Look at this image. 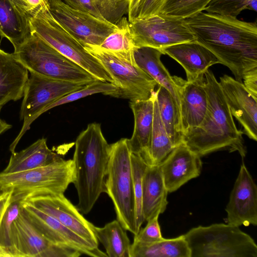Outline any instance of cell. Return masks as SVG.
Wrapping results in <instances>:
<instances>
[{
    "label": "cell",
    "instance_id": "obj_1",
    "mask_svg": "<svg viewBox=\"0 0 257 257\" xmlns=\"http://www.w3.org/2000/svg\"><path fill=\"white\" fill-rule=\"evenodd\" d=\"M196 41L209 50L235 79L242 82L257 70V25L231 16L201 12L185 19Z\"/></svg>",
    "mask_w": 257,
    "mask_h": 257
},
{
    "label": "cell",
    "instance_id": "obj_2",
    "mask_svg": "<svg viewBox=\"0 0 257 257\" xmlns=\"http://www.w3.org/2000/svg\"><path fill=\"white\" fill-rule=\"evenodd\" d=\"M204 88L208 106L202 122L183 136V143L201 157L221 150L237 151L242 158L246 154L242 132L233 119L221 86L213 73H204Z\"/></svg>",
    "mask_w": 257,
    "mask_h": 257
},
{
    "label": "cell",
    "instance_id": "obj_3",
    "mask_svg": "<svg viewBox=\"0 0 257 257\" xmlns=\"http://www.w3.org/2000/svg\"><path fill=\"white\" fill-rule=\"evenodd\" d=\"M109 148L98 123L89 124L75 141L73 184L78 197L76 207L83 214H88L100 194L105 193Z\"/></svg>",
    "mask_w": 257,
    "mask_h": 257
},
{
    "label": "cell",
    "instance_id": "obj_4",
    "mask_svg": "<svg viewBox=\"0 0 257 257\" xmlns=\"http://www.w3.org/2000/svg\"><path fill=\"white\" fill-rule=\"evenodd\" d=\"M128 139L123 138L110 145L105 193L111 199L116 219L123 228L138 233L136 205Z\"/></svg>",
    "mask_w": 257,
    "mask_h": 257
},
{
    "label": "cell",
    "instance_id": "obj_5",
    "mask_svg": "<svg viewBox=\"0 0 257 257\" xmlns=\"http://www.w3.org/2000/svg\"><path fill=\"white\" fill-rule=\"evenodd\" d=\"M13 53L30 73L86 84L98 80L32 32Z\"/></svg>",
    "mask_w": 257,
    "mask_h": 257
},
{
    "label": "cell",
    "instance_id": "obj_6",
    "mask_svg": "<svg viewBox=\"0 0 257 257\" xmlns=\"http://www.w3.org/2000/svg\"><path fill=\"white\" fill-rule=\"evenodd\" d=\"M183 235L191 257H257L254 240L239 226L224 223L198 226Z\"/></svg>",
    "mask_w": 257,
    "mask_h": 257
},
{
    "label": "cell",
    "instance_id": "obj_7",
    "mask_svg": "<svg viewBox=\"0 0 257 257\" xmlns=\"http://www.w3.org/2000/svg\"><path fill=\"white\" fill-rule=\"evenodd\" d=\"M76 179L72 159L14 173H0V191H12L13 200H22L41 194L64 193Z\"/></svg>",
    "mask_w": 257,
    "mask_h": 257
},
{
    "label": "cell",
    "instance_id": "obj_8",
    "mask_svg": "<svg viewBox=\"0 0 257 257\" xmlns=\"http://www.w3.org/2000/svg\"><path fill=\"white\" fill-rule=\"evenodd\" d=\"M83 47L110 76L117 89L116 97L130 101L146 100L155 91L157 83L136 64L134 50L115 52L87 44Z\"/></svg>",
    "mask_w": 257,
    "mask_h": 257
},
{
    "label": "cell",
    "instance_id": "obj_9",
    "mask_svg": "<svg viewBox=\"0 0 257 257\" xmlns=\"http://www.w3.org/2000/svg\"><path fill=\"white\" fill-rule=\"evenodd\" d=\"M30 26L32 33L40 37L95 78L113 83L112 78L101 63L55 20L49 8L31 20Z\"/></svg>",
    "mask_w": 257,
    "mask_h": 257
},
{
    "label": "cell",
    "instance_id": "obj_10",
    "mask_svg": "<svg viewBox=\"0 0 257 257\" xmlns=\"http://www.w3.org/2000/svg\"><path fill=\"white\" fill-rule=\"evenodd\" d=\"M86 84L56 80L30 73L26 83L20 112L22 128L10 146L12 153L31 124L48 105L66 94L80 89Z\"/></svg>",
    "mask_w": 257,
    "mask_h": 257
},
{
    "label": "cell",
    "instance_id": "obj_11",
    "mask_svg": "<svg viewBox=\"0 0 257 257\" xmlns=\"http://www.w3.org/2000/svg\"><path fill=\"white\" fill-rule=\"evenodd\" d=\"M136 48L148 47L160 51L167 47L196 41L185 19L158 13L129 22Z\"/></svg>",
    "mask_w": 257,
    "mask_h": 257
},
{
    "label": "cell",
    "instance_id": "obj_12",
    "mask_svg": "<svg viewBox=\"0 0 257 257\" xmlns=\"http://www.w3.org/2000/svg\"><path fill=\"white\" fill-rule=\"evenodd\" d=\"M49 10L55 20L83 46H100L116 27L88 13L73 9L62 0H49Z\"/></svg>",
    "mask_w": 257,
    "mask_h": 257
},
{
    "label": "cell",
    "instance_id": "obj_13",
    "mask_svg": "<svg viewBox=\"0 0 257 257\" xmlns=\"http://www.w3.org/2000/svg\"><path fill=\"white\" fill-rule=\"evenodd\" d=\"M11 257H78V251L55 244L32 224L22 210L11 229Z\"/></svg>",
    "mask_w": 257,
    "mask_h": 257
},
{
    "label": "cell",
    "instance_id": "obj_14",
    "mask_svg": "<svg viewBox=\"0 0 257 257\" xmlns=\"http://www.w3.org/2000/svg\"><path fill=\"white\" fill-rule=\"evenodd\" d=\"M22 200L52 216L93 247L98 248V241L93 232L94 225L83 217L64 193L38 194Z\"/></svg>",
    "mask_w": 257,
    "mask_h": 257
},
{
    "label": "cell",
    "instance_id": "obj_15",
    "mask_svg": "<svg viewBox=\"0 0 257 257\" xmlns=\"http://www.w3.org/2000/svg\"><path fill=\"white\" fill-rule=\"evenodd\" d=\"M22 210L35 227L51 242L71 248L81 254L106 257V253L93 247L86 240L58 220L25 200L21 201Z\"/></svg>",
    "mask_w": 257,
    "mask_h": 257
},
{
    "label": "cell",
    "instance_id": "obj_16",
    "mask_svg": "<svg viewBox=\"0 0 257 257\" xmlns=\"http://www.w3.org/2000/svg\"><path fill=\"white\" fill-rule=\"evenodd\" d=\"M225 211L227 224L237 226L257 225V187L243 162Z\"/></svg>",
    "mask_w": 257,
    "mask_h": 257
},
{
    "label": "cell",
    "instance_id": "obj_17",
    "mask_svg": "<svg viewBox=\"0 0 257 257\" xmlns=\"http://www.w3.org/2000/svg\"><path fill=\"white\" fill-rule=\"evenodd\" d=\"M230 112L242 127V133L257 141V100L246 89L242 82L227 75L219 82Z\"/></svg>",
    "mask_w": 257,
    "mask_h": 257
},
{
    "label": "cell",
    "instance_id": "obj_18",
    "mask_svg": "<svg viewBox=\"0 0 257 257\" xmlns=\"http://www.w3.org/2000/svg\"><path fill=\"white\" fill-rule=\"evenodd\" d=\"M200 158L183 143L173 149L159 164L168 193L200 175L202 166Z\"/></svg>",
    "mask_w": 257,
    "mask_h": 257
},
{
    "label": "cell",
    "instance_id": "obj_19",
    "mask_svg": "<svg viewBox=\"0 0 257 257\" xmlns=\"http://www.w3.org/2000/svg\"><path fill=\"white\" fill-rule=\"evenodd\" d=\"M161 51L182 66L189 82L203 79L205 72L210 66L220 63L213 53L196 41L171 45Z\"/></svg>",
    "mask_w": 257,
    "mask_h": 257
},
{
    "label": "cell",
    "instance_id": "obj_20",
    "mask_svg": "<svg viewBox=\"0 0 257 257\" xmlns=\"http://www.w3.org/2000/svg\"><path fill=\"white\" fill-rule=\"evenodd\" d=\"M176 79L180 86L181 129L183 136L202 122L207 110L208 99L204 79L194 82L176 76Z\"/></svg>",
    "mask_w": 257,
    "mask_h": 257
},
{
    "label": "cell",
    "instance_id": "obj_21",
    "mask_svg": "<svg viewBox=\"0 0 257 257\" xmlns=\"http://www.w3.org/2000/svg\"><path fill=\"white\" fill-rule=\"evenodd\" d=\"M162 55L160 50L148 47L137 48L134 50V58L138 66L153 78L159 86H163L171 94L176 106L178 126L182 133L180 86L176 76H171L162 63Z\"/></svg>",
    "mask_w": 257,
    "mask_h": 257
},
{
    "label": "cell",
    "instance_id": "obj_22",
    "mask_svg": "<svg viewBox=\"0 0 257 257\" xmlns=\"http://www.w3.org/2000/svg\"><path fill=\"white\" fill-rule=\"evenodd\" d=\"M154 91L148 99L130 101L134 117V128L128 143L132 153L140 156L152 165L150 147L154 117Z\"/></svg>",
    "mask_w": 257,
    "mask_h": 257
},
{
    "label": "cell",
    "instance_id": "obj_23",
    "mask_svg": "<svg viewBox=\"0 0 257 257\" xmlns=\"http://www.w3.org/2000/svg\"><path fill=\"white\" fill-rule=\"evenodd\" d=\"M28 72L14 53L0 48V109L7 102L23 97Z\"/></svg>",
    "mask_w": 257,
    "mask_h": 257
},
{
    "label": "cell",
    "instance_id": "obj_24",
    "mask_svg": "<svg viewBox=\"0 0 257 257\" xmlns=\"http://www.w3.org/2000/svg\"><path fill=\"white\" fill-rule=\"evenodd\" d=\"M168 192L159 165H148L143 179L142 212L145 221L166 210Z\"/></svg>",
    "mask_w": 257,
    "mask_h": 257
},
{
    "label": "cell",
    "instance_id": "obj_25",
    "mask_svg": "<svg viewBox=\"0 0 257 257\" xmlns=\"http://www.w3.org/2000/svg\"><path fill=\"white\" fill-rule=\"evenodd\" d=\"M47 146L45 138L38 140L25 149L12 153L8 165L2 172L14 173L50 165L60 159Z\"/></svg>",
    "mask_w": 257,
    "mask_h": 257
},
{
    "label": "cell",
    "instance_id": "obj_26",
    "mask_svg": "<svg viewBox=\"0 0 257 257\" xmlns=\"http://www.w3.org/2000/svg\"><path fill=\"white\" fill-rule=\"evenodd\" d=\"M130 257H191V251L182 235L150 243L133 241Z\"/></svg>",
    "mask_w": 257,
    "mask_h": 257
},
{
    "label": "cell",
    "instance_id": "obj_27",
    "mask_svg": "<svg viewBox=\"0 0 257 257\" xmlns=\"http://www.w3.org/2000/svg\"><path fill=\"white\" fill-rule=\"evenodd\" d=\"M31 34L30 23L20 15L9 0H0V37L8 39L15 49Z\"/></svg>",
    "mask_w": 257,
    "mask_h": 257
},
{
    "label": "cell",
    "instance_id": "obj_28",
    "mask_svg": "<svg viewBox=\"0 0 257 257\" xmlns=\"http://www.w3.org/2000/svg\"><path fill=\"white\" fill-rule=\"evenodd\" d=\"M93 232L104 247L109 257H130L131 244L125 230L118 221L113 220L99 227L94 225Z\"/></svg>",
    "mask_w": 257,
    "mask_h": 257
},
{
    "label": "cell",
    "instance_id": "obj_29",
    "mask_svg": "<svg viewBox=\"0 0 257 257\" xmlns=\"http://www.w3.org/2000/svg\"><path fill=\"white\" fill-rule=\"evenodd\" d=\"M155 92L163 124L176 147L183 143V135L178 126L175 102L171 94L163 86H159Z\"/></svg>",
    "mask_w": 257,
    "mask_h": 257
},
{
    "label": "cell",
    "instance_id": "obj_30",
    "mask_svg": "<svg viewBox=\"0 0 257 257\" xmlns=\"http://www.w3.org/2000/svg\"><path fill=\"white\" fill-rule=\"evenodd\" d=\"M174 148L163 124L156 95L151 138L150 154L152 165L160 164Z\"/></svg>",
    "mask_w": 257,
    "mask_h": 257
},
{
    "label": "cell",
    "instance_id": "obj_31",
    "mask_svg": "<svg viewBox=\"0 0 257 257\" xmlns=\"http://www.w3.org/2000/svg\"><path fill=\"white\" fill-rule=\"evenodd\" d=\"M117 90V88L113 83L97 80L87 84L80 89L71 92L63 96L54 101L42 111V114L56 106L71 102L96 93H102L104 95L116 97Z\"/></svg>",
    "mask_w": 257,
    "mask_h": 257
},
{
    "label": "cell",
    "instance_id": "obj_32",
    "mask_svg": "<svg viewBox=\"0 0 257 257\" xmlns=\"http://www.w3.org/2000/svg\"><path fill=\"white\" fill-rule=\"evenodd\" d=\"M116 25L115 29L99 46L107 50L115 52L134 50L136 48L128 19L124 16Z\"/></svg>",
    "mask_w": 257,
    "mask_h": 257
},
{
    "label": "cell",
    "instance_id": "obj_33",
    "mask_svg": "<svg viewBox=\"0 0 257 257\" xmlns=\"http://www.w3.org/2000/svg\"><path fill=\"white\" fill-rule=\"evenodd\" d=\"M134 193L136 205V228L139 232L145 221L142 212L143 179L148 164L139 155L132 153Z\"/></svg>",
    "mask_w": 257,
    "mask_h": 257
},
{
    "label": "cell",
    "instance_id": "obj_34",
    "mask_svg": "<svg viewBox=\"0 0 257 257\" xmlns=\"http://www.w3.org/2000/svg\"><path fill=\"white\" fill-rule=\"evenodd\" d=\"M212 0H165L159 13L186 19L204 10Z\"/></svg>",
    "mask_w": 257,
    "mask_h": 257
},
{
    "label": "cell",
    "instance_id": "obj_35",
    "mask_svg": "<svg viewBox=\"0 0 257 257\" xmlns=\"http://www.w3.org/2000/svg\"><path fill=\"white\" fill-rule=\"evenodd\" d=\"M245 10L256 12L257 0H212L204 11L236 17Z\"/></svg>",
    "mask_w": 257,
    "mask_h": 257
},
{
    "label": "cell",
    "instance_id": "obj_36",
    "mask_svg": "<svg viewBox=\"0 0 257 257\" xmlns=\"http://www.w3.org/2000/svg\"><path fill=\"white\" fill-rule=\"evenodd\" d=\"M95 5L105 21L116 25L128 14L130 0H94Z\"/></svg>",
    "mask_w": 257,
    "mask_h": 257
},
{
    "label": "cell",
    "instance_id": "obj_37",
    "mask_svg": "<svg viewBox=\"0 0 257 257\" xmlns=\"http://www.w3.org/2000/svg\"><path fill=\"white\" fill-rule=\"evenodd\" d=\"M21 201L19 200H12L0 223V243L9 250L11 246L12 224L18 216L22 209Z\"/></svg>",
    "mask_w": 257,
    "mask_h": 257
},
{
    "label": "cell",
    "instance_id": "obj_38",
    "mask_svg": "<svg viewBox=\"0 0 257 257\" xmlns=\"http://www.w3.org/2000/svg\"><path fill=\"white\" fill-rule=\"evenodd\" d=\"M20 15L30 23L41 12L49 8V0H9Z\"/></svg>",
    "mask_w": 257,
    "mask_h": 257
},
{
    "label": "cell",
    "instance_id": "obj_39",
    "mask_svg": "<svg viewBox=\"0 0 257 257\" xmlns=\"http://www.w3.org/2000/svg\"><path fill=\"white\" fill-rule=\"evenodd\" d=\"M158 217L159 216H156L147 221L146 226L140 229L138 233L134 235V241L150 243L163 239L164 237L162 235Z\"/></svg>",
    "mask_w": 257,
    "mask_h": 257
},
{
    "label": "cell",
    "instance_id": "obj_40",
    "mask_svg": "<svg viewBox=\"0 0 257 257\" xmlns=\"http://www.w3.org/2000/svg\"><path fill=\"white\" fill-rule=\"evenodd\" d=\"M164 1L140 0L131 21L159 13Z\"/></svg>",
    "mask_w": 257,
    "mask_h": 257
},
{
    "label": "cell",
    "instance_id": "obj_41",
    "mask_svg": "<svg viewBox=\"0 0 257 257\" xmlns=\"http://www.w3.org/2000/svg\"><path fill=\"white\" fill-rule=\"evenodd\" d=\"M70 8L88 13L96 18L103 20L98 11L94 0H62ZM105 21V20H104Z\"/></svg>",
    "mask_w": 257,
    "mask_h": 257
},
{
    "label": "cell",
    "instance_id": "obj_42",
    "mask_svg": "<svg viewBox=\"0 0 257 257\" xmlns=\"http://www.w3.org/2000/svg\"><path fill=\"white\" fill-rule=\"evenodd\" d=\"M242 81L246 89L257 100V70L246 75L243 78Z\"/></svg>",
    "mask_w": 257,
    "mask_h": 257
},
{
    "label": "cell",
    "instance_id": "obj_43",
    "mask_svg": "<svg viewBox=\"0 0 257 257\" xmlns=\"http://www.w3.org/2000/svg\"><path fill=\"white\" fill-rule=\"evenodd\" d=\"M13 200V192L6 191L0 193V223L6 211Z\"/></svg>",
    "mask_w": 257,
    "mask_h": 257
},
{
    "label": "cell",
    "instance_id": "obj_44",
    "mask_svg": "<svg viewBox=\"0 0 257 257\" xmlns=\"http://www.w3.org/2000/svg\"><path fill=\"white\" fill-rule=\"evenodd\" d=\"M140 0H130L128 20L131 21Z\"/></svg>",
    "mask_w": 257,
    "mask_h": 257
},
{
    "label": "cell",
    "instance_id": "obj_45",
    "mask_svg": "<svg viewBox=\"0 0 257 257\" xmlns=\"http://www.w3.org/2000/svg\"><path fill=\"white\" fill-rule=\"evenodd\" d=\"M12 127V125L0 118V135Z\"/></svg>",
    "mask_w": 257,
    "mask_h": 257
},
{
    "label": "cell",
    "instance_id": "obj_46",
    "mask_svg": "<svg viewBox=\"0 0 257 257\" xmlns=\"http://www.w3.org/2000/svg\"><path fill=\"white\" fill-rule=\"evenodd\" d=\"M0 257H11L9 250L0 243Z\"/></svg>",
    "mask_w": 257,
    "mask_h": 257
},
{
    "label": "cell",
    "instance_id": "obj_47",
    "mask_svg": "<svg viewBox=\"0 0 257 257\" xmlns=\"http://www.w3.org/2000/svg\"><path fill=\"white\" fill-rule=\"evenodd\" d=\"M1 109H0V111H1Z\"/></svg>",
    "mask_w": 257,
    "mask_h": 257
}]
</instances>
